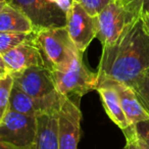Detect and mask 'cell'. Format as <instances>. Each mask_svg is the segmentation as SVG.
<instances>
[{
  "label": "cell",
  "instance_id": "cell-1",
  "mask_svg": "<svg viewBox=\"0 0 149 149\" xmlns=\"http://www.w3.org/2000/svg\"><path fill=\"white\" fill-rule=\"evenodd\" d=\"M149 68V34L142 19L128 26L112 44L102 47L99 79L107 78L130 86Z\"/></svg>",
  "mask_w": 149,
  "mask_h": 149
},
{
  "label": "cell",
  "instance_id": "cell-2",
  "mask_svg": "<svg viewBox=\"0 0 149 149\" xmlns=\"http://www.w3.org/2000/svg\"><path fill=\"white\" fill-rule=\"evenodd\" d=\"M33 41L39 49L44 66L51 72L65 70L74 58L82 56L65 26L33 31Z\"/></svg>",
  "mask_w": 149,
  "mask_h": 149
},
{
  "label": "cell",
  "instance_id": "cell-3",
  "mask_svg": "<svg viewBox=\"0 0 149 149\" xmlns=\"http://www.w3.org/2000/svg\"><path fill=\"white\" fill-rule=\"evenodd\" d=\"M144 9L143 0H110L98 15L97 38L102 47L113 43L130 24L142 17Z\"/></svg>",
  "mask_w": 149,
  "mask_h": 149
},
{
  "label": "cell",
  "instance_id": "cell-4",
  "mask_svg": "<svg viewBox=\"0 0 149 149\" xmlns=\"http://www.w3.org/2000/svg\"><path fill=\"white\" fill-rule=\"evenodd\" d=\"M22 10L32 22L34 31L64 27L72 0H5Z\"/></svg>",
  "mask_w": 149,
  "mask_h": 149
},
{
  "label": "cell",
  "instance_id": "cell-5",
  "mask_svg": "<svg viewBox=\"0 0 149 149\" xmlns=\"http://www.w3.org/2000/svg\"><path fill=\"white\" fill-rule=\"evenodd\" d=\"M52 72L55 88L61 95L74 99H80L90 91L97 90L99 74L89 70L82 61V56L74 58L68 68Z\"/></svg>",
  "mask_w": 149,
  "mask_h": 149
},
{
  "label": "cell",
  "instance_id": "cell-6",
  "mask_svg": "<svg viewBox=\"0 0 149 149\" xmlns=\"http://www.w3.org/2000/svg\"><path fill=\"white\" fill-rule=\"evenodd\" d=\"M70 39L80 53L91 44L98 33V15H91L76 0H72L66 15V25Z\"/></svg>",
  "mask_w": 149,
  "mask_h": 149
},
{
  "label": "cell",
  "instance_id": "cell-7",
  "mask_svg": "<svg viewBox=\"0 0 149 149\" xmlns=\"http://www.w3.org/2000/svg\"><path fill=\"white\" fill-rule=\"evenodd\" d=\"M37 132V118L10 108L0 122V141L17 146H29Z\"/></svg>",
  "mask_w": 149,
  "mask_h": 149
},
{
  "label": "cell",
  "instance_id": "cell-8",
  "mask_svg": "<svg viewBox=\"0 0 149 149\" xmlns=\"http://www.w3.org/2000/svg\"><path fill=\"white\" fill-rule=\"evenodd\" d=\"M64 99L65 97L58 91L42 97H32L13 86L9 100V108L37 118L41 114L59 111Z\"/></svg>",
  "mask_w": 149,
  "mask_h": 149
},
{
  "label": "cell",
  "instance_id": "cell-9",
  "mask_svg": "<svg viewBox=\"0 0 149 149\" xmlns=\"http://www.w3.org/2000/svg\"><path fill=\"white\" fill-rule=\"evenodd\" d=\"M77 100L65 97L58 111L59 149H77L78 147L82 112Z\"/></svg>",
  "mask_w": 149,
  "mask_h": 149
},
{
  "label": "cell",
  "instance_id": "cell-10",
  "mask_svg": "<svg viewBox=\"0 0 149 149\" xmlns=\"http://www.w3.org/2000/svg\"><path fill=\"white\" fill-rule=\"evenodd\" d=\"M11 76L13 86L32 97H42L57 91L51 70L45 66H33Z\"/></svg>",
  "mask_w": 149,
  "mask_h": 149
},
{
  "label": "cell",
  "instance_id": "cell-11",
  "mask_svg": "<svg viewBox=\"0 0 149 149\" xmlns=\"http://www.w3.org/2000/svg\"><path fill=\"white\" fill-rule=\"evenodd\" d=\"M2 58L9 74L22 72L33 66H44L39 49L33 41V32L23 43L19 44L3 54Z\"/></svg>",
  "mask_w": 149,
  "mask_h": 149
},
{
  "label": "cell",
  "instance_id": "cell-12",
  "mask_svg": "<svg viewBox=\"0 0 149 149\" xmlns=\"http://www.w3.org/2000/svg\"><path fill=\"white\" fill-rule=\"evenodd\" d=\"M99 84L110 86L116 90L120 97L123 110H124L131 126H135L138 123L149 120L148 113L145 111L143 106L140 104L136 94L130 86L114 81V80L107 79V78L99 79Z\"/></svg>",
  "mask_w": 149,
  "mask_h": 149
},
{
  "label": "cell",
  "instance_id": "cell-13",
  "mask_svg": "<svg viewBox=\"0 0 149 149\" xmlns=\"http://www.w3.org/2000/svg\"><path fill=\"white\" fill-rule=\"evenodd\" d=\"M32 149H59L58 111L37 116V132Z\"/></svg>",
  "mask_w": 149,
  "mask_h": 149
},
{
  "label": "cell",
  "instance_id": "cell-14",
  "mask_svg": "<svg viewBox=\"0 0 149 149\" xmlns=\"http://www.w3.org/2000/svg\"><path fill=\"white\" fill-rule=\"evenodd\" d=\"M97 92L101 97L104 109H105L106 113L109 116L110 120L122 131L129 128L131 125L127 118L126 114H125L124 110H123L120 97H118L116 90L110 86L99 84L97 88Z\"/></svg>",
  "mask_w": 149,
  "mask_h": 149
},
{
  "label": "cell",
  "instance_id": "cell-15",
  "mask_svg": "<svg viewBox=\"0 0 149 149\" xmlns=\"http://www.w3.org/2000/svg\"><path fill=\"white\" fill-rule=\"evenodd\" d=\"M33 31L32 22L19 8L6 2L0 9V32L31 33Z\"/></svg>",
  "mask_w": 149,
  "mask_h": 149
},
{
  "label": "cell",
  "instance_id": "cell-16",
  "mask_svg": "<svg viewBox=\"0 0 149 149\" xmlns=\"http://www.w3.org/2000/svg\"><path fill=\"white\" fill-rule=\"evenodd\" d=\"M130 87L135 92L140 104L149 116V68L139 74Z\"/></svg>",
  "mask_w": 149,
  "mask_h": 149
},
{
  "label": "cell",
  "instance_id": "cell-17",
  "mask_svg": "<svg viewBox=\"0 0 149 149\" xmlns=\"http://www.w3.org/2000/svg\"><path fill=\"white\" fill-rule=\"evenodd\" d=\"M31 33L0 32V55L2 56L7 51L15 48V46L23 43L25 40H27L30 37Z\"/></svg>",
  "mask_w": 149,
  "mask_h": 149
},
{
  "label": "cell",
  "instance_id": "cell-18",
  "mask_svg": "<svg viewBox=\"0 0 149 149\" xmlns=\"http://www.w3.org/2000/svg\"><path fill=\"white\" fill-rule=\"evenodd\" d=\"M13 87V79L11 74H6L0 81V122L2 120L4 114L9 108L11 90Z\"/></svg>",
  "mask_w": 149,
  "mask_h": 149
},
{
  "label": "cell",
  "instance_id": "cell-19",
  "mask_svg": "<svg viewBox=\"0 0 149 149\" xmlns=\"http://www.w3.org/2000/svg\"><path fill=\"white\" fill-rule=\"evenodd\" d=\"M91 15H98L102 9L109 3L110 0H76Z\"/></svg>",
  "mask_w": 149,
  "mask_h": 149
},
{
  "label": "cell",
  "instance_id": "cell-20",
  "mask_svg": "<svg viewBox=\"0 0 149 149\" xmlns=\"http://www.w3.org/2000/svg\"><path fill=\"white\" fill-rule=\"evenodd\" d=\"M126 138V145L124 149H139L138 140H137V133L135 126H130L129 128L123 130Z\"/></svg>",
  "mask_w": 149,
  "mask_h": 149
},
{
  "label": "cell",
  "instance_id": "cell-21",
  "mask_svg": "<svg viewBox=\"0 0 149 149\" xmlns=\"http://www.w3.org/2000/svg\"><path fill=\"white\" fill-rule=\"evenodd\" d=\"M135 130L137 132V135L141 139H143L149 146V120H143L135 125Z\"/></svg>",
  "mask_w": 149,
  "mask_h": 149
},
{
  "label": "cell",
  "instance_id": "cell-22",
  "mask_svg": "<svg viewBox=\"0 0 149 149\" xmlns=\"http://www.w3.org/2000/svg\"><path fill=\"white\" fill-rule=\"evenodd\" d=\"M141 19H142V22H143V25H144L145 30H146V32L149 34V4H148V6L145 7Z\"/></svg>",
  "mask_w": 149,
  "mask_h": 149
},
{
  "label": "cell",
  "instance_id": "cell-23",
  "mask_svg": "<svg viewBox=\"0 0 149 149\" xmlns=\"http://www.w3.org/2000/svg\"><path fill=\"white\" fill-rule=\"evenodd\" d=\"M0 149H32V146L31 145H29V146H17V145L0 141Z\"/></svg>",
  "mask_w": 149,
  "mask_h": 149
},
{
  "label": "cell",
  "instance_id": "cell-24",
  "mask_svg": "<svg viewBox=\"0 0 149 149\" xmlns=\"http://www.w3.org/2000/svg\"><path fill=\"white\" fill-rule=\"evenodd\" d=\"M137 133V132H136ZM137 140H138V146L139 149H149V146L147 145V143L145 142L143 139H141L140 137L137 135Z\"/></svg>",
  "mask_w": 149,
  "mask_h": 149
},
{
  "label": "cell",
  "instance_id": "cell-25",
  "mask_svg": "<svg viewBox=\"0 0 149 149\" xmlns=\"http://www.w3.org/2000/svg\"><path fill=\"white\" fill-rule=\"evenodd\" d=\"M0 70L5 72V74H8L6 70V66H5V64H4V61H3V58L1 55H0Z\"/></svg>",
  "mask_w": 149,
  "mask_h": 149
},
{
  "label": "cell",
  "instance_id": "cell-26",
  "mask_svg": "<svg viewBox=\"0 0 149 149\" xmlns=\"http://www.w3.org/2000/svg\"><path fill=\"white\" fill-rule=\"evenodd\" d=\"M6 74H5V72H1V70H0V81H1L3 78L6 77Z\"/></svg>",
  "mask_w": 149,
  "mask_h": 149
},
{
  "label": "cell",
  "instance_id": "cell-27",
  "mask_svg": "<svg viewBox=\"0 0 149 149\" xmlns=\"http://www.w3.org/2000/svg\"><path fill=\"white\" fill-rule=\"evenodd\" d=\"M5 3H6V1H0V9H1L3 6H4Z\"/></svg>",
  "mask_w": 149,
  "mask_h": 149
},
{
  "label": "cell",
  "instance_id": "cell-28",
  "mask_svg": "<svg viewBox=\"0 0 149 149\" xmlns=\"http://www.w3.org/2000/svg\"><path fill=\"white\" fill-rule=\"evenodd\" d=\"M143 1H144V3H145V7L148 6V4H149V0H143Z\"/></svg>",
  "mask_w": 149,
  "mask_h": 149
},
{
  "label": "cell",
  "instance_id": "cell-29",
  "mask_svg": "<svg viewBox=\"0 0 149 149\" xmlns=\"http://www.w3.org/2000/svg\"><path fill=\"white\" fill-rule=\"evenodd\" d=\"M0 1H5V0H0Z\"/></svg>",
  "mask_w": 149,
  "mask_h": 149
}]
</instances>
